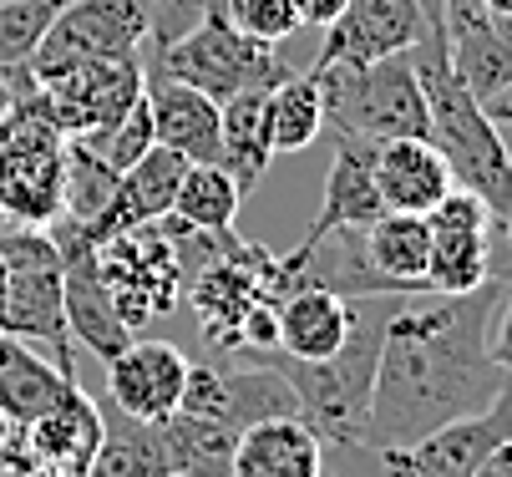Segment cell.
Returning <instances> with one entry per match:
<instances>
[{
  "instance_id": "1",
  "label": "cell",
  "mask_w": 512,
  "mask_h": 477,
  "mask_svg": "<svg viewBox=\"0 0 512 477\" xmlns=\"http://www.w3.org/2000/svg\"><path fill=\"white\" fill-rule=\"evenodd\" d=\"M507 285L512 269L467 295L396 300L360 447H411L426 432L492 406V396L507 386V371L492 356V325L507 300Z\"/></svg>"
},
{
  "instance_id": "2",
  "label": "cell",
  "mask_w": 512,
  "mask_h": 477,
  "mask_svg": "<svg viewBox=\"0 0 512 477\" xmlns=\"http://www.w3.org/2000/svg\"><path fill=\"white\" fill-rule=\"evenodd\" d=\"M401 295H371L355 300V325L345 335V346L325 361H289L279 351H269L264 361H274L295 391L300 422L325 442V452H345L365 442V417H371V391H376V366H381V340L391 325Z\"/></svg>"
},
{
  "instance_id": "3",
  "label": "cell",
  "mask_w": 512,
  "mask_h": 477,
  "mask_svg": "<svg viewBox=\"0 0 512 477\" xmlns=\"http://www.w3.org/2000/svg\"><path fill=\"white\" fill-rule=\"evenodd\" d=\"M416 77L426 92V138L436 143V153L447 158L452 183L477 193L492 219L502 224L512 209V148H507V132L482 112V102L462 87V77L452 72L447 61V41L442 36H426L416 51Z\"/></svg>"
},
{
  "instance_id": "4",
  "label": "cell",
  "mask_w": 512,
  "mask_h": 477,
  "mask_svg": "<svg viewBox=\"0 0 512 477\" xmlns=\"http://www.w3.org/2000/svg\"><path fill=\"white\" fill-rule=\"evenodd\" d=\"M148 51L153 56H142L148 72L188 82L193 92L213 97L218 107L229 97H244V92H274L279 82L295 77V66L279 56V46L254 41L229 21L224 0H208L188 31H178L163 46H148Z\"/></svg>"
},
{
  "instance_id": "5",
  "label": "cell",
  "mask_w": 512,
  "mask_h": 477,
  "mask_svg": "<svg viewBox=\"0 0 512 477\" xmlns=\"http://www.w3.org/2000/svg\"><path fill=\"white\" fill-rule=\"evenodd\" d=\"M320 77L325 97V132L335 138H426V92L416 77L411 51L381 56V61H335V66H310Z\"/></svg>"
},
{
  "instance_id": "6",
  "label": "cell",
  "mask_w": 512,
  "mask_h": 477,
  "mask_svg": "<svg viewBox=\"0 0 512 477\" xmlns=\"http://www.w3.org/2000/svg\"><path fill=\"white\" fill-rule=\"evenodd\" d=\"M16 102L0 117V214L16 224H56L61 219V178H66V132L56 127L41 87L16 72Z\"/></svg>"
},
{
  "instance_id": "7",
  "label": "cell",
  "mask_w": 512,
  "mask_h": 477,
  "mask_svg": "<svg viewBox=\"0 0 512 477\" xmlns=\"http://www.w3.org/2000/svg\"><path fill=\"white\" fill-rule=\"evenodd\" d=\"M158 26V6L153 0H66L56 11V21L46 26L41 46L26 61V77L46 82L56 72L87 61H122V56H142Z\"/></svg>"
},
{
  "instance_id": "8",
  "label": "cell",
  "mask_w": 512,
  "mask_h": 477,
  "mask_svg": "<svg viewBox=\"0 0 512 477\" xmlns=\"http://www.w3.org/2000/svg\"><path fill=\"white\" fill-rule=\"evenodd\" d=\"M97 269H102V280H107V290H112V300H117V310L132 330L173 315L183 290H188L178 249L168 244V234L158 224L102 239L97 244Z\"/></svg>"
},
{
  "instance_id": "9",
  "label": "cell",
  "mask_w": 512,
  "mask_h": 477,
  "mask_svg": "<svg viewBox=\"0 0 512 477\" xmlns=\"http://www.w3.org/2000/svg\"><path fill=\"white\" fill-rule=\"evenodd\" d=\"M431 229V254H426V295H467L497 275V239L502 224L492 209L467 193L452 188L436 209L426 214Z\"/></svg>"
},
{
  "instance_id": "10",
  "label": "cell",
  "mask_w": 512,
  "mask_h": 477,
  "mask_svg": "<svg viewBox=\"0 0 512 477\" xmlns=\"http://www.w3.org/2000/svg\"><path fill=\"white\" fill-rule=\"evenodd\" d=\"M102 452V401L71 381L56 406L16 427L11 462L21 477H92Z\"/></svg>"
},
{
  "instance_id": "11",
  "label": "cell",
  "mask_w": 512,
  "mask_h": 477,
  "mask_svg": "<svg viewBox=\"0 0 512 477\" xmlns=\"http://www.w3.org/2000/svg\"><path fill=\"white\" fill-rule=\"evenodd\" d=\"M36 87H41V97H46V107L66 138H97L102 127H112L127 107L142 102V92H148V66H142V56L87 61V66L56 72Z\"/></svg>"
},
{
  "instance_id": "12",
  "label": "cell",
  "mask_w": 512,
  "mask_h": 477,
  "mask_svg": "<svg viewBox=\"0 0 512 477\" xmlns=\"http://www.w3.org/2000/svg\"><path fill=\"white\" fill-rule=\"evenodd\" d=\"M0 330L51 356L66 376H77L71 356V330H66V305H61V254H36L21 264H6V315Z\"/></svg>"
},
{
  "instance_id": "13",
  "label": "cell",
  "mask_w": 512,
  "mask_h": 477,
  "mask_svg": "<svg viewBox=\"0 0 512 477\" xmlns=\"http://www.w3.org/2000/svg\"><path fill=\"white\" fill-rule=\"evenodd\" d=\"M431 36L416 0H345V11L325 26L320 56L310 66H335V61H381L416 51Z\"/></svg>"
},
{
  "instance_id": "14",
  "label": "cell",
  "mask_w": 512,
  "mask_h": 477,
  "mask_svg": "<svg viewBox=\"0 0 512 477\" xmlns=\"http://www.w3.org/2000/svg\"><path fill=\"white\" fill-rule=\"evenodd\" d=\"M188 381V356L173 340H127L107 361V401L137 422H163L178 412Z\"/></svg>"
},
{
  "instance_id": "15",
  "label": "cell",
  "mask_w": 512,
  "mask_h": 477,
  "mask_svg": "<svg viewBox=\"0 0 512 477\" xmlns=\"http://www.w3.org/2000/svg\"><path fill=\"white\" fill-rule=\"evenodd\" d=\"M188 173V158H178L173 148H153L142 153L127 173H117V188L107 198L102 219L92 224V239H112V234H127V229H148L158 219L173 214V198H178V183Z\"/></svg>"
},
{
  "instance_id": "16",
  "label": "cell",
  "mask_w": 512,
  "mask_h": 477,
  "mask_svg": "<svg viewBox=\"0 0 512 477\" xmlns=\"http://www.w3.org/2000/svg\"><path fill=\"white\" fill-rule=\"evenodd\" d=\"M386 214L381 188H376V143L371 138H335V158L325 173L320 214L305 239L335 234V229H365Z\"/></svg>"
},
{
  "instance_id": "17",
  "label": "cell",
  "mask_w": 512,
  "mask_h": 477,
  "mask_svg": "<svg viewBox=\"0 0 512 477\" xmlns=\"http://www.w3.org/2000/svg\"><path fill=\"white\" fill-rule=\"evenodd\" d=\"M350 325H355V300L320 285H300L274 305V340H279L274 351L289 361H325L345 346Z\"/></svg>"
},
{
  "instance_id": "18",
  "label": "cell",
  "mask_w": 512,
  "mask_h": 477,
  "mask_svg": "<svg viewBox=\"0 0 512 477\" xmlns=\"http://www.w3.org/2000/svg\"><path fill=\"white\" fill-rule=\"evenodd\" d=\"M229 477H325V442L300 417H264L234 437Z\"/></svg>"
},
{
  "instance_id": "19",
  "label": "cell",
  "mask_w": 512,
  "mask_h": 477,
  "mask_svg": "<svg viewBox=\"0 0 512 477\" xmlns=\"http://www.w3.org/2000/svg\"><path fill=\"white\" fill-rule=\"evenodd\" d=\"M376 188L386 214H431L457 183L431 138H391L376 143Z\"/></svg>"
},
{
  "instance_id": "20",
  "label": "cell",
  "mask_w": 512,
  "mask_h": 477,
  "mask_svg": "<svg viewBox=\"0 0 512 477\" xmlns=\"http://www.w3.org/2000/svg\"><path fill=\"white\" fill-rule=\"evenodd\" d=\"M148 112H153L158 148H173L188 163H218V102L213 97L163 72H148Z\"/></svg>"
},
{
  "instance_id": "21",
  "label": "cell",
  "mask_w": 512,
  "mask_h": 477,
  "mask_svg": "<svg viewBox=\"0 0 512 477\" xmlns=\"http://www.w3.org/2000/svg\"><path fill=\"white\" fill-rule=\"evenodd\" d=\"M360 249L371 275L391 295H426V254H431L426 214H381L376 224L360 229Z\"/></svg>"
},
{
  "instance_id": "22",
  "label": "cell",
  "mask_w": 512,
  "mask_h": 477,
  "mask_svg": "<svg viewBox=\"0 0 512 477\" xmlns=\"http://www.w3.org/2000/svg\"><path fill=\"white\" fill-rule=\"evenodd\" d=\"M274 163L269 143V92H244L218 107V168L249 198Z\"/></svg>"
},
{
  "instance_id": "23",
  "label": "cell",
  "mask_w": 512,
  "mask_h": 477,
  "mask_svg": "<svg viewBox=\"0 0 512 477\" xmlns=\"http://www.w3.org/2000/svg\"><path fill=\"white\" fill-rule=\"evenodd\" d=\"M71 381L77 376H66L51 356H41L36 346H26V340L0 330V412H6L16 427L41 417L46 406H56Z\"/></svg>"
},
{
  "instance_id": "24",
  "label": "cell",
  "mask_w": 512,
  "mask_h": 477,
  "mask_svg": "<svg viewBox=\"0 0 512 477\" xmlns=\"http://www.w3.org/2000/svg\"><path fill=\"white\" fill-rule=\"evenodd\" d=\"M239 209H244V193L224 168L218 163H188L178 198H173V219H183L188 229H203V234H234Z\"/></svg>"
},
{
  "instance_id": "25",
  "label": "cell",
  "mask_w": 512,
  "mask_h": 477,
  "mask_svg": "<svg viewBox=\"0 0 512 477\" xmlns=\"http://www.w3.org/2000/svg\"><path fill=\"white\" fill-rule=\"evenodd\" d=\"M325 132V97L315 72H295L269 92V143L274 153H305Z\"/></svg>"
},
{
  "instance_id": "26",
  "label": "cell",
  "mask_w": 512,
  "mask_h": 477,
  "mask_svg": "<svg viewBox=\"0 0 512 477\" xmlns=\"http://www.w3.org/2000/svg\"><path fill=\"white\" fill-rule=\"evenodd\" d=\"M112 188H117V173L82 138H71L66 143V178H61V219H77L92 229L107 209Z\"/></svg>"
},
{
  "instance_id": "27",
  "label": "cell",
  "mask_w": 512,
  "mask_h": 477,
  "mask_svg": "<svg viewBox=\"0 0 512 477\" xmlns=\"http://www.w3.org/2000/svg\"><path fill=\"white\" fill-rule=\"evenodd\" d=\"M61 6L66 0H0V77L26 72L31 51L41 46Z\"/></svg>"
},
{
  "instance_id": "28",
  "label": "cell",
  "mask_w": 512,
  "mask_h": 477,
  "mask_svg": "<svg viewBox=\"0 0 512 477\" xmlns=\"http://www.w3.org/2000/svg\"><path fill=\"white\" fill-rule=\"evenodd\" d=\"M112 173H127L142 153H153L158 148V132H153V112H148V92H142L137 107H127L112 127H102L97 138H82Z\"/></svg>"
},
{
  "instance_id": "29",
  "label": "cell",
  "mask_w": 512,
  "mask_h": 477,
  "mask_svg": "<svg viewBox=\"0 0 512 477\" xmlns=\"http://www.w3.org/2000/svg\"><path fill=\"white\" fill-rule=\"evenodd\" d=\"M224 11H229V21H234L244 36L269 41V46H279V41H289V36L300 31L295 0H224Z\"/></svg>"
},
{
  "instance_id": "30",
  "label": "cell",
  "mask_w": 512,
  "mask_h": 477,
  "mask_svg": "<svg viewBox=\"0 0 512 477\" xmlns=\"http://www.w3.org/2000/svg\"><path fill=\"white\" fill-rule=\"evenodd\" d=\"M295 11H300V26H330L340 11H345V0H295Z\"/></svg>"
},
{
  "instance_id": "31",
  "label": "cell",
  "mask_w": 512,
  "mask_h": 477,
  "mask_svg": "<svg viewBox=\"0 0 512 477\" xmlns=\"http://www.w3.org/2000/svg\"><path fill=\"white\" fill-rule=\"evenodd\" d=\"M472 477H512V437H502V442L482 457V467H477Z\"/></svg>"
},
{
  "instance_id": "32",
  "label": "cell",
  "mask_w": 512,
  "mask_h": 477,
  "mask_svg": "<svg viewBox=\"0 0 512 477\" xmlns=\"http://www.w3.org/2000/svg\"><path fill=\"white\" fill-rule=\"evenodd\" d=\"M482 112L502 127V132H512V87H502V92H492L487 102H482Z\"/></svg>"
},
{
  "instance_id": "33",
  "label": "cell",
  "mask_w": 512,
  "mask_h": 477,
  "mask_svg": "<svg viewBox=\"0 0 512 477\" xmlns=\"http://www.w3.org/2000/svg\"><path fill=\"white\" fill-rule=\"evenodd\" d=\"M482 11H487V21L512 41V0H482Z\"/></svg>"
},
{
  "instance_id": "34",
  "label": "cell",
  "mask_w": 512,
  "mask_h": 477,
  "mask_svg": "<svg viewBox=\"0 0 512 477\" xmlns=\"http://www.w3.org/2000/svg\"><path fill=\"white\" fill-rule=\"evenodd\" d=\"M416 6H421V16H426L431 36H442V41H447V31H442V6H447V0H416Z\"/></svg>"
},
{
  "instance_id": "35",
  "label": "cell",
  "mask_w": 512,
  "mask_h": 477,
  "mask_svg": "<svg viewBox=\"0 0 512 477\" xmlns=\"http://www.w3.org/2000/svg\"><path fill=\"white\" fill-rule=\"evenodd\" d=\"M11 442H16V422H11L6 412H0V452H6Z\"/></svg>"
},
{
  "instance_id": "36",
  "label": "cell",
  "mask_w": 512,
  "mask_h": 477,
  "mask_svg": "<svg viewBox=\"0 0 512 477\" xmlns=\"http://www.w3.org/2000/svg\"><path fill=\"white\" fill-rule=\"evenodd\" d=\"M11 102H16V87H11V77H0V117L11 112Z\"/></svg>"
},
{
  "instance_id": "37",
  "label": "cell",
  "mask_w": 512,
  "mask_h": 477,
  "mask_svg": "<svg viewBox=\"0 0 512 477\" xmlns=\"http://www.w3.org/2000/svg\"><path fill=\"white\" fill-rule=\"evenodd\" d=\"M153 6H158V16H168V11H178V6H193V11H198V0H153Z\"/></svg>"
},
{
  "instance_id": "38",
  "label": "cell",
  "mask_w": 512,
  "mask_h": 477,
  "mask_svg": "<svg viewBox=\"0 0 512 477\" xmlns=\"http://www.w3.org/2000/svg\"><path fill=\"white\" fill-rule=\"evenodd\" d=\"M0 477H21V472H16V462H11V447L0 452Z\"/></svg>"
},
{
  "instance_id": "39",
  "label": "cell",
  "mask_w": 512,
  "mask_h": 477,
  "mask_svg": "<svg viewBox=\"0 0 512 477\" xmlns=\"http://www.w3.org/2000/svg\"><path fill=\"white\" fill-rule=\"evenodd\" d=\"M0 315H6V259H0Z\"/></svg>"
},
{
  "instance_id": "40",
  "label": "cell",
  "mask_w": 512,
  "mask_h": 477,
  "mask_svg": "<svg viewBox=\"0 0 512 477\" xmlns=\"http://www.w3.org/2000/svg\"><path fill=\"white\" fill-rule=\"evenodd\" d=\"M502 244L512 249V209H507V219H502Z\"/></svg>"
},
{
  "instance_id": "41",
  "label": "cell",
  "mask_w": 512,
  "mask_h": 477,
  "mask_svg": "<svg viewBox=\"0 0 512 477\" xmlns=\"http://www.w3.org/2000/svg\"><path fill=\"white\" fill-rule=\"evenodd\" d=\"M325 477H335V472H330V467H325Z\"/></svg>"
},
{
  "instance_id": "42",
  "label": "cell",
  "mask_w": 512,
  "mask_h": 477,
  "mask_svg": "<svg viewBox=\"0 0 512 477\" xmlns=\"http://www.w3.org/2000/svg\"><path fill=\"white\" fill-rule=\"evenodd\" d=\"M198 6H208V0H198Z\"/></svg>"
},
{
  "instance_id": "43",
  "label": "cell",
  "mask_w": 512,
  "mask_h": 477,
  "mask_svg": "<svg viewBox=\"0 0 512 477\" xmlns=\"http://www.w3.org/2000/svg\"><path fill=\"white\" fill-rule=\"evenodd\" d=\"M507 148H512V143H507Z\"/></svg>"
}]
</instances>
